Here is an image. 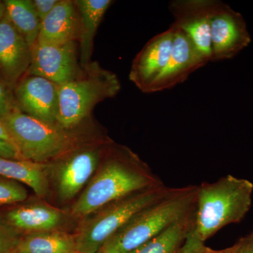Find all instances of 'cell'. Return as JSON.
I'll list each match as a JSON object with an SVG mask.
<instances>
[{
  "label": "cell",
  "mask_w": 253,
  "mask_h": 253,
  "mask_svg": "<svg viewBox=\"0 0 253 253\" xmlns=\"http://www.w3.org/2000/svg\"><path fill=\"white\" fill-rule=\"evenodd\" d=\"M253 194L251 181L231 174L198 186L194 228L201 241L242 221L252 206Z\"/></svg>",
  "instance_id": "6da1fadb"
},
{
  "label": "cell",
  "mask_w": 253,
  "mask_h": 253,
  "mask_svg": "<svg viewBox=\"0 0 253 253\" xmlns=\"http://www.w3.org/2000/svg\"><path fill=\"white\" fill-rule=\"evenodd\" d=\"M121 89L117 75L97 61L81 66L76 77L59 85L56 123L65 129H76L89 119L96 105L114 97Z\"/></svg>",
  "instance_id": "7a4b0ae2"
},
{
  "label": "cell",
  "mask_w": 253,
  "mask_h": 253,
  "mask_svg": "<svg viewBox=\"0 0 253 253\" xmlns=\"http://www.w3.org/2000/svg\"><path fill=\"white\" fill-rule=\"evenodd\" d=\"M198 186L174 189L144 208L111 238L121 253H129L196 210Z\"/></svg>",
  "instance_id": "3957f363"
},
{
  "label": "cell",
  "mask_w": 253,
  "mask_h": 253,
  "mask_svg": "<svg viewBox=\"0 0 253 253\" xmlns=\"http://www.w3.org/2000/svg\"><path fill=\"white\" fill-rule=\"evenodd\" d=\"M123 156L117 154L106 161L73 206V214L84 217L126 196L160 184Z\"/></svg>",
  "instance_id": "277c9868"
},
{
  "label": "cell",
  "mask_w": 253,
  "mask_h": 253,
  "mask_svg": "<svg viewBox=\"0 0 253 253\" xmlns=\"http://www.w3.org/2000/svg\"><path fill=\"white\" fill-rule=\"evenodd\" d=\"M21 159L44 164L61 157L76 146L68 129L43 122L16 109L0 118Z\"/></svg>",
  "instance_id": "5b68a950"
},
{
  "label": "cell",
  "mask_w": 253,
  "mask_h": 253,
  "mask_svg": "<svg viewBox=\"0 0 253 253\" xmlns=\"http://www.w3.org/2000/svg\"><path fill=\"white\" fill-rule=\"evenodd\" d=\"M174 189L162 184L151 186L118 200L101 211L81 228L76 239L77 253H97L131 218L159 201Z\"/></svg>",
  "instance_id": "8992f818"
},
{
  "label": "cell",
  "mask_w": 253,
  "mask_h": 253,
  "mask_svg": "<svg viewBox=\"0 0 253 253\" xmlns=\"http://www.w3.org/2000/svg\"><path fill=\"white\" fill-rule=\"evenodd\" d=\"M211 38L212 62L233 59L252 41L243 15L218 0L211 18Z\"/></svg>",
  "instance_id": "52a82bcc"
},
{
  "label": "cell",
  "mask_w": 253,
  "mask_h": 253,
  "mask_svg": "<svg viewBox=\"0 0 253 253\" xmlns=\"http://www.w3.org/2000/svg\"><path fill=\"white\" fill-rule=\"evenodd\" d=\"M81 68L76 42L56 45L36 42L31 48L26 75L41 76L60 85L76 77Z\"/></svg>",
  "instance_id": "ba28073f"
},
{
  "label": "cell",
  "mask_w": 253,
  "mask_h": 253,
  "mask_svg": "<svg viewBox=\"0 0 253 253\" xmlns=\"http://www.w3.org/2000/svg\"><path fill=\"white\" fill-rule=\"evenodd\" d=\"M216 0H174L169 10L173 25L189 37L196 49L211 60V18Z\"/></svg>",
  "instance_id": "9c48e42d"
},
{
  "label": "cell",
  "mask_w": 253,
  "mask_h": 253,
  "mask_svg": "<svg viewBox=\"0 0 253 253\" xmlns=\"http://www.w3.org/2000/svg\"><path fill=\"white\" fill-rule=\"evenodd\" d=\"M58 88L46 78L26 75L14 89L18 109L43 122L57 125Z\"/></svg>",
  "instance_id": "30bf717a"
},
{
  "label": "cell",
  "mask_w": 253,
  "mask_h": 253,
  "mask_svg": "<svg viewBox=\"0 0 253 253\" xmlns=\"http://www.w3.org/2000/svg\"><path fill=\"white\" fill-rule=\"evenodd\" d=\"M171 26L174 34L169 62L161 76L150 86L148 94L166 90L181 84L191 73L209 62L184 32L174 25Z\"/></svg>",
  "instance_id": "8fae6325"
},
{
  "label": "cell",
  "mask_w": 253,
  "mask_h": 253,
  "mask_svg": "<svg viewBox=\"0 0 253 253\" xmlns=\"http://www.w3.org/2000/svg\"><path fill=\"white\" fill-rule=\"evenodd\" d=\"M172 26L151 38L138 53L131 64L129 79L148 94L150 86L167 66L174 42Z\"/></svg>",
  "instance_id": "7c38bea8"
},
{
  "label": "cell",
  "mask_w": 253,
  "mask_h": 253,
  "mask_svg": "<svg viewBox=\"0 0 253 253\" xmlns=\"http://www.w3.org/2000/svg\"><path fill=\"white\" fill-rule=\"evenodd\" d=\"M101 149L95 146L75 147L66 153L57 169L58 191L63 201L74 198L96 170Z\"/></svg>",
  "instance_id": "4fadbf2b"
},
{
  "label": "cell",
  "mask_w": 253,
  "mask_h": 253,
  "mask_svg": "<svg viewBox=\"0 0 253 253\" xmlns=\"http://www.w3.org/2000/svg\"><path fill=\"white\" fill-rule=\"evenodd\" d=\"M31 63V46L4 16L0 21V76L14 89Z\"/></svg>",
  "instance_id": "5bb4252c"
},
{
  "label": "cell",
  "mask_w": 253,
  "mask_h": 253,
  "mask_svg": "<svg viewBox=\"0 0 253 253\" xmlns=\"http://www.w3.org/2000/svg\"><path fill=\"white\" fill-rule=\"evenodd\" d=\"M79 32L80 16L76 2L72 0H59L42 21L37 42L56 45L77 42Z\"/></svg>",
  "instance_id": "9a60e30c"
},
{
  "label": "cell",
  "mask_w": 253,
  "mask_h": 253,
  "mask_svg": "<svg viewBox=\"0 0 253 253\" xmlns=\"http://www.w3.org/2000/svg\"><path fill=\"white\" fill-rule=\"evenodd\" d=\"M80 16L79 59L81 66L91 62L94 37L111 0H76Z\"/></svg>",
  "instance_id": "2e32d148"
},
{
  "label": "cell",
  "mask_w": 253,
  "mask_h": 253,
  "mask_svg": "<svg viewBox=\"0 0 253 253\" xmlns=\"http://www.w3.org/2000/svg\"><path fill=\"white\" fill-rule=\"evenodd\" d=\"M61 219L58 210L41 205L14 208L6 214V220L12 227L33 233L51 231L59 226Z\"/></svg>",
  "instance_id": "e0dca14e"
},
{
  "label": "cell",
  "mask_w": 253,
  "mask_h": 253,
  "mask_svg": "<svg viewBox=\"0 0 253 253\" xmlns=\"http://www.w3.org/2000/svg\"><path fill=\"white\" fill-rule=\"evenodd\" d=\"M45 172L44 164L0 157V177L26 184L40 197H44L49 189Z\"/></svg>",
  "instance_id": "ac0fdd59"
},
{
  "label": "cell",
  "mask_w": 253,
  "mask_h": 253,
  "mask_svg": "<svg viewBox=\"0 0 253 253\" xmlns=\"http://www.w3.org/2000/svg\"><path fill=\"white\" fill-rule=\"evenodd\" d=\"M196 210L129 253H179L195 225Z\"/></svg>",
  "instance_id": "d6986e66"
},
{
  "label": "cell",
  "mask_w": 253,
  "mask_h": 253,
  "mask_svg": "<svg viewBox=\"0 0 253 253\" xmlns=\"http://www.w3.org/2000/svg\"><path fill=\"white\" fill-rule=\"evenodd\" d=\"M18 253H77L76 239L59 231L32 233L18 242Z\"/></svg>",
  "instance_id": "ffe728a7"
},
{
  "label": "cell",
  "mask_w": 253,
  "mask_h": 253,
  "mask_svg": "<svg viewBox=\"0 0 253 253\" xmlns=\"http://www.w3.org/2000/svg\"><path fill=\"white\" fill-rule=\"evenodd\" d=\"M5 17L33 47L38 41L41 21L31 0H5Z\"/></svg>",
  "instance_id": "44dd1931"
},
{
  "label": "cell",
  "mask_w": 253,
  "mask_h": 253,
  "mask_svg": "<svg viewBox=\"0 0 253 253\" xmlns=\"http://www.w3.org/2000/svg\"><path fill=\"white\" fill-rule=\"evenodd\" d=\"M27 198L26 188L19 182L0 177V206L23 202Z\"/></svg>",
  "instance_id": "7402d4cb"
},
{
  "label": "cell",
  "mask_w": 253,
  "mask_h": 253,
  "mask_svg": "<svg viewBox=\"0 0 253 253\" xmlns=\"http://www.w3.org/2000/svg\"><path fill=\"white\" fill-rule=\"evenodd\" d=\"M18 109L14 89L0 76V118Z\"/></svg>",
  "instance_id": "603a6c76"
},
{
  "label": "cell",
  "mask_w": 253,
  "mask_h": 253,
  "mask_svg": "<svg viewBox=\"0 0 253 253\" xmlns=\"http://www.w3.org/2000/svg\"><path fill=\"white\" fill-rule=\"evenodd\" d=\"M194 226L186 236L179 253H204L206 246L196 234Z\"/></svg>",
  "instance_id": "cb8c5ba5"
},
{
  "label": "cell",
  "mask_w": 253,
  "mask_h": 253,
  "mask_svg": "<svg viewBox=\"0 0 253 253\" xmlns=\"http://www.w3.org/2000/svg\"><path fill=\"white\" fill-rule=\"evenodd\" d=\"M18 244L12 233L0 226V253H11Z\"/></svg>",
  "instance_id": "d4e9b609"
},
{
  "label": "cell",
  "mask_w": 253,
  "mask_h": 253,
  "mask_svg": "<svg viewBox=\"0 0 253 253\" xmlns=\"http://www.w3.org/2000/svg\"><path fill=\"white\" fill-rule=\"evenodd\" d=\"M33 6L41 22L58 4L59 0H33Z\"/></svg>",
  "instance_id": "484cf974"
},
{
  "label": "cell",
  "mask_w": 253,
  "mask_h": 253,
  "mask_svg": "<svg viewBox=\"0 0 253 253\" xmlns=\"http://www.w3.org/2000/svg\"><path fill=\"white\" fill-rule=\"evenodd\" d=\"M0 157L9 159L22 160L14 145L0 139Z\"/></svg>",
  "instance_id": "4316f807"
},
{
  "label": "cell",
  "mask_w": 253,
  "mask_h": 253,
  "mask_svg": "<svg viewBox=\"0 0 253 253\" xmlns=\"http://www.w3.org/2000/svg\"><path fill=\"white\" fill-rule=\"evenodd\" d=\"M241 245H242V239H240L235 244L233 245L231 247L222 250H213L210 248L205 247L204 253H240Z\"/></svg>",
  "instance_id": "83f0119b"
},
{
  "label": "cell",
  "mask_w": 253,
  "mask_h": 253,
  "mask_svg": "<svg viewBox=\"0 0 253 253\" xmlns=\"http://www.w3.org/2000/svg\"><path fill=\"white\" fill-rule=\"evenodd\" d=\"M241 239L242 245L240 253H253V231Z\"/></svg>",
  "instance_id": "f1b7e54d"
},
{
  "label": "cell",
  "mask_w": 253,
  "mask_h": 253,
  "mask_svg": "<svg viewBox=\"0 0 253 253\" xmlns=\"http://www.w3.org/2000/svg\"><path fill=\"white\" fill-rule=\"evenodd\" d=\"M102 252L103 253H121L111 239L103 246Z\"/></svg>",
  "instance_id": "f546056e"
},
{
  "label": "cell",
  "mask_w": 253,
  "mask_h": 253,
  "mask_svg": "<svg viewBox=\"0 0 253 253\" xmlns=\"http://www.w3.org/2000/svg\"><path fill=\"white\" fill-rule=\"evenodd\" d=\"M0 139L6 141V142H9L14 146L11 136H9V133L6 130V127H5L4 124L1 122V120H0Z\"/></svg>",
  "instance_id": "4dcf8cb0"
},
{
  "label": "cell",
  "mask_w": 253,
  "mask_h": 253,
  "mask_svg": "<svg viewBox=\"0 0 253 253\" xmlns=\"http://www.w3.org/2000/svg\"><path fill=\"white\" fill-rule=\"evenodd\" d=\"M6 13V7L4 1H0V21L4 18Z\"/></svg>",
  "instance_id": "1f68e13d"
},
{
  "label": "cell",
  "mask_w": 253,
  "mask_h": 253,
  "mask_svg": "<svg viewBox=\"0 0 253 253\" xmlns=\"http://www.w3.org/2000/svg\"><path fill=\"white\" fill-rule=\"evenodd\" d=\"M97 253H103L102 251H99V252H98Z\"/></svg>",
  "instance_id": "d6a6232c"
}]
</instances>
